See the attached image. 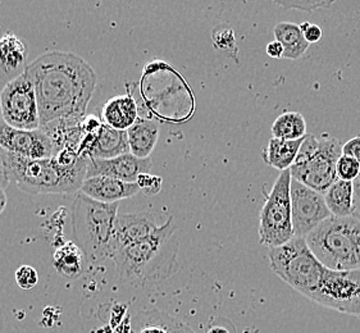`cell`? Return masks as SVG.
I'll list each match as a JSON object with an SVG mask.
<instances>
[{
	"instance_id": "1",
	"label": "cell",
	"mask_w": 360,
	"mask_h": 333,
	"mask_svg": "<svg viewBox=\"0 0 360 333\" xmlns=\"http://www.w3.org/2000/svg\"><path fill=\"white\" fill-rule=\"evenodd\" d=\"M23 71L35 87L41 127L85 117L96 86V73L85 59L73 53L46 51Z\"/></svg>"
},
{
	"instance_id": "2",
	"label": "cell",
	"mask_w": 360,
	"mask_h": 333,
	"mask_svg": "<svg viewBox=\"0 0 360 333\" xmlns=\"http://www.w3.org/2000/svg\"><path fill=\"white\" fill-rule=\"evenodd\" d=\"M179 249L177 227L169 217L149 237L117 252L110 259L123 282H157L177 272Z\"/></svg>"
},
{
	"instance_id": "3",
	"label": "cell",
	"mask_w": 360,
	"mask_h": 333,
	"mask_svg": "<svg viewBox=\"0 0 360 333\" xmlns=\"http://www.w3.org/2000/svg\"><path fill=\"white\" fill-rule=\"evenodd\" d=\"M4 157L11 183L32 195L73 194L81 190L86 180L89 158L84 157L71 166L60 164L54 157L27 159L6 150Z\"/></svg>"
},
{
	"instance_id": "4",
	"label": "cell",
	"mask_w": 360,
	"mask_h": 333,
	"mask_svg": "<svg viewBox=\"0 0 360 333\" xmlns=\"http://www.w3.org/2000/svg\"><path fill=\"white\" fill-rule=\"evenodd\" d=\"M311 253L327 269H360V218L331 216L307 236Z\"/></svg>"
},
{
	"instance_id": "5",
	"label": "cell",
	"mask_w": 360,
	"mask_h": 333,
	"mask_svg": "<svg viewBox=\"0 0 360 333\" xmlns=\"http://www.w3.org/2000/svg\"><path fill=\"white\" fill-rule=\"evenodd\" d=\"M118 216V203L95 202L79 192L71 209L75 242L89 263H101L110 256V242Z\"/></svg>"
},
{
	"instance_id": "6",
	"label": "cell",
	"mask_w": 360,
	"mask_h": 333,
	"mask_svg": "<svg viewBox=\"0 0 360 333\" xmlns=\"http://www.w3.org/2000/svg\"><path fill=\"white\" fill-rule=\"evenodd\" d=\"M342 155V143L339 138L324 133L321 138L307 135L290 168L291 177L305 186L324 194L339 180L336 164Z\"/></svg>"
},
{
	"instance_id": "7",
	"label": "cell",
	"mask_w": 360,
	"mask_h": 333,
	"mask_svg": "<svg viewBox=\"0 0 360 333\" xmlns=\"http://www.w3.org/2000/svg\"><path fill=\"white\" fill-rule=\"evenodd\" d=\"M268 258L274 273L305 297L317 287L326 269L303 237H294L281 247L268 249Z\"/></svg>"
},
{
	"instance_id": "8",
	"label": "cell",
	"mask_w": 360,
	"mask_h": 333,
	"mask_svg": "<svg viewBox=\"0 0 360 333\" xmlns=\"http://www.w3.org/2000/svg\"><path fill=\"white\" fill-rule=\"evenodd\" d=\"M291 172L282 171L259 211V242L272 249L294 239L291 210Z\"/></svg>"
},
{
	"instance_id": "9",
	"label": "cell",
	"mask_w": 360,
	"mask_h": 333,
	"mask_svg": "<svg viewBox=\"0 0 360 333\" xmlns=\"http://www.w3.org/2000/svg\"><path fill=\"white\" fill-rule=\"evenodd\" d=\"M308 299L332 311L360 317V269H324L321 281Z\"/></svg>"
},
{
	"instance_id": "10",
	"label": "cell",
	"mask_w": 360,
	"mask_h": 333,
	"mask_svg": "<svg viewBox=\"0 0 360 333\" xmlns=\"http://www.w3.org/2000/svg\"><path fill=\"white\" fill-rule=\"evenodd\" d=\"M0 109L3 121L15 129L26 131L41 129L35 87L25 71L9 81L1 90Z\"/></svg>"
},
{
	"instance_id": "11",
	"label": "cell",
	"mask_w": 360,
	"mask_h": 333,
	"mask_svg": "<svg viewBox=\"0 0 360 333\" xmlns=\"http://www.w3.org/2000/svg\"><path fill=\"white\" fill-rule=\"evenodd\" d=\"M291 210L294 237H303L314 231L318 226L331 217L323 194L303 185L302 182L291 180Z\"/></svg>"
},
{
	"instance_id": "12",
	"label": "cell",
	"mask_w": 360,
	"mask_h": 333,
	"mask_svg": "<svg viewBox=\"0 0 360 333\" xmlns=\"http://www.w3.org/2000/svg\"><path fill=\"white\" fill-rule=\"evenodd\" d=\"M0 148L27 159H49L56 155V145L43 127L18 130L0 121Z\"/></svg>"
},
{
	"instance_id": "13",
	"label": "cell",
	"mask_w": 360,
	"mask_h": 333,
	"mask_svg": "<svg viewBox=\"0 0 360 333\" xmlns=\"http://www.w3.org/2000/svg\"><path fill=\"white\" fill-rule=\"evenodd\" d=\"M159 226L150 211H135L118 214L115 218V230L110 242V256L124 247L134 245L149 237Z\"/></svg>"
},
{
	"instance_id": "14",
	"label": "cell",
	"mask_w": 360,
	"mask_h": 333,
	"mask_svg": "<svg viewBox=\"0 0 360 333\" xmlns=\"http://www.w3.org/2000/svg\"><path fill=\"white\" fill-rule=\"evenodd\" d=\"M152 166V158L141 159L131 152L113 159H89L86 178L105 176L127 183H136L139 176L149 174Z\"/></svg>"
},
{
	"instance_id": "15",
	"label": "cell",
	"mask_w": 360,
	"mask_h": 333,
	"mask_svg": "<svg viewBox=\"0 0 360 333\" xmlns=\"http://www.w3.org/2000/svg\"><path fill=\"white\" fill-rule=\"evenodd\" d=\"M79 191L95 202L115 204L137 195L140 188L137 183H127L105 176H95L86 178Z\"/></svg>"
},
{
	"instance_id": "16",
	"label": "cell",
	"mask_w": 360,
	"mask_h": 333,
	"mask_svg": "<svg viewBox=\"0 0 360 333\" xmlns=\"http://www.w3.org/2000/svg\"><path fill=\"white\" fill-rule=\"evenodd\" d=\"M137 104L130 91L109 99L101 110L103 124L118 131H127L137 121Z\"/></svg>"
},
{
	"instance_id": "17",
	"label": "cell",
	"mask_w": 360,
	"mask_h": 333,
	"mask_svg": "<svg viewBox=\"0 0 360 333\" xmlns=\"http://www.w3.org/2000/svg\"><path fill=\"white\" fill-rule=\"evenodd\" d=\"M130 152L127 131H118L107 124L101 126L89 159H113Z\"/></svg>"
},
{
	"instance_id": "18",
	"label": "cell",
	"mask_w": 360,
	"mask_h": 333,
	"mask_svg": "<svg viewBox=\"0 0 360 333\" xmlns=\"http://www.w3.org/2000/svg\"><path fill=\"white\" fill-rule=\"evenodd\" d=\"M130 152L137 158L146 159L155 149L159 138V126L152 119L137 118L135 124L127 130Z\"/></svg>"
},
{
	"instance_id": "19",
	"label": "cell",
	"mask_w": 360,
	"mask_h": 333,
	"mask_svg": "<svg viewBox=\"0 0 360 333\" xmlns=\"http://www.w3.org/2000/svg\"><path fill=\"white\" fill-rule=\"evenodd\" d=\"M86 256L75 241L58 247L53 254V266L58 275L67 280H77L85 270Z\"/></svg>"
},
{
	"instance_id": "20",
	"label": "cell",
	"mask_w": 360,
	"mask_h": 333,
	"mask_svg": "<svg viewBox=\"0 0 360 333\" xmlns=\"http://www.w3.org/2000/svg\"><path fill=\"white\" fill-rule=\"evenodd\" d=\"M304 138L286 141L280 138H272L268 143V146L263 150V160L268 166H274L280 172L290 169L295 163L296 157L302 148Z\"/></svg>"
},
{
	"instance_id": "21",
	"label": "cell",
	"mask_w": 360,
	"mask_h": 333,
	"mask_svg": "<svg viewBox=\"0 0 360 333\" xmlns=\"http://www.w3.org/2000/svg\"><path fill=\"white\" fill-rule=\"evenodd\" d=\"M276 41L283 46V58L300 59L308 51L310 44L305 40L299 25L291 22H281L274 27Z\"/></svg>"
},
{
	"instance_id": "22",
	"label": "cell",
	"mask_w": 360,
	"mask_h": 333,
	"mask_svg": "<svg viewBox=\"0 0 360 333\" xmlns=\"http://www.w3.org/2000/svg\"><path fill=\"white\" fill-rule=\"evenodd\" d=\"M323 196L332 216H354V182L338 180Z\"/></svg>"
},
{
	"instance_id": "23",
	"label": "cell",
	"mask_w": 360,
	"mask_h": 333,
	"mask_svg": "<svg viewBox=\"0 0 360 333\" xmlns=\"http://www.w3.org/2000/svg\"><path fill=\"white\" fill-rule=\"evenodd\" d=\"M27 57V51L21 39L8 32L0 39V67L6 73H12L21 67Z\"/></svg>"
},
{
	"instance_id": "24",
	"label": "cell",
	"mask_w": 360,
	"mask_h": 333,
	"mask_svg": "<svg viewBox=\"0 0 360 333\" xmlns=\"http://www.w3.org/2000/svg\"><path fill=\"white\" fill-rule=\"evenodd\" d=\"M271 131L274 138L286 141L300 140L308 135L305 118L297 112H286L281 115L274 121Z\"/></svg>"
},
{
	"instance_id": "25",
	"label": "cell",
	"mask_w": 360,
	"mask_h": 333,
	"mask_svg": "<svg viewBox=\"0 0 360 333\" xmlns=\"http://www.w3.org/2000/svg\"><path fill=\"white\" fill-rule=\"evenodd\" d=\"M141 326H158L166 333H194L190 327L182 323L179 319L159 311H149L136 317Z\"/></svg>"
},
{
	"instance_id": "26",
	"label": "cell",
	"mask_w": 360,
	"mask_h": 333,
	"mask_svg": "<svg viewBox=\"0 0 360 333\" xmlns=\"http://www.w3.org/2000/svg\"><path fill=\"white\" fill-rule=\"evenodd\" d=\"M336 172L339 180L342 181L354 182L360 174V164L358 160L354 159L347 155H341L336 164Z\"/></svg>"
},
{
	"instance_id": "27",
	"label": "cell",
	"mask_w": 360,
	"mask_h": 333,
	"mask_svg": "<svg viewBox=\"0 0 360 333\" xmlns=\"http://www.w3.org/2000/svg\"><path fill=\"white\" fill-rule=\"evenodd\" d=\"M212 40H213V45L219 51H236V39H235L233 30L230 27H224V26L216 27L212 32Z\"/></svg>"
},
{
	"instance_id": "28",
	"label": "cell",
	"mask_w": 360,
	"mask_h": 333,
	"mask_svg": "<svg viewBox=\"0 0 360 333\" xmlns=\"http://www.w3.org/2000/svg\"><path fill=\"white\" fill-rule=\"evenodd\" d=\"M277 6L286 9H296L304 12H313L319 8L331 7L333 0H296V1H274Z\"/></svg>"
},
{
	"instance_id": "29",
	"label": "cell",
	"mask_w": 360,
	"mask_h": 333,
	"mask_svg": "<svg viewBox=\"0 0 360 333\" xmlns=\"http://www.w3.org/2000/svg\"><path fill=\"white\" fill-rule=\"evenodd\" d=\"M15 282L22 290H31L39 282L37 269L31 266H21L15 270Z\"/></svg>"
},
{
	"instance_id": "30",
	"label": "cell",
	"mask_w": 360,
	"mask_h": 333,
	"mask_svg": "<svg viewBox=\"0 0 360 333\" xmlns=\"http://www.w3.org/2000/svg\"><path fill=\"white\" fill-rule=\"evenodd\" d=\"M140 191H143L146 196L158 195L162 190V183L163 180L162 177L158 176H153V174H140L136 181Z\"/></svg>"
},
{
	"instance_id": "31",
	"label": "cell",
	"mask_w": 360,
	"mask_h": 333,
	"mask_svg": "<svg viewBox=\"0 0 360 333\" xmlns=\"http://www.w3.org/2000/svg\"><path fill=\"white\" fill-rule=\"evenodd\" d=\"M300 29L303 31L304 37L305 40L309 44L318 43L322 37H323V31L322 29L310 22H304L300 25Z\"/></svg>"
},
{
	"instance_id": "32",
	"label": "cell",
	"mask_w": 360,
	"mask_h": 333,
	"mask_svg": "<svg viewBox=\"0 0 360 333\" xmlns=\"http://www.w3.org/2000/svg\"><path fill=\"white\" fill-rule=\"evenodd\" d=\"M342 154L358 160L360 164V136L346 141L345 144L342 145Z\"/></svg>"
},
{
	"instance_id": "33",
	"label": "cell",
	"mask_w": 360,
	"mask_h": 333,
	"mask_svg": "<svg viewBox=\"0 0 360 333\" xmlns=\"http://www.w3.org/2000/svg\"><path fill=\"white\" fill-rule=\"evenodd\" d=\"M9 185H11V180H9V174H8L4 150L0 148V190L7 188Z\"/></svg>"
},
{
	"instance_id": "34",
	"label": "cell",
	"mask_w": 360,
	"mask_h": 333,
	"mask_svg": "<svg viewBox=\"0 0 360 333\" xmlns=\"http://www.w3.org/2000/svg\"><path fill=\"white\" fill-rule=\"evenodd\" d=\"M266 54L271 58L280 59L283 58V46L278 41H271L266 45Z\"/></svg>"
},
{
	"instance_id": "35",
	"label": "cell",
	"mask_w": 360,
	"mask_h": 333,
	"mask_svg": "<svg viewBox=\"0 0 360 333\" xmlns=\"http://www.w3.org/2000/svg\"><path fill=\"white\" fill-rule=\"evenodd\" d=\"M354 216L360 218V174L354 181Z\"/></svg>"
},
{
	"instance_id": "36",
	"label": "cell",
	"mask_w": 360,
	"mask_h": 333,
	"mask_svg": "<svg viewBox=\"0 0 360 333\" xmlns=\"http://www.w3.org/2000/svg\"><path fill=\"white\" fill-rule=\"evenodd\" d=\"M6 207H7V195L4 190H0V214L4 211Z\"/></svg>"
},
{
	"instance_id": "37",
	"label": "cell",
	"mask_w": 360,
	"mask_h": 333,
	"mask_svg": "<svg viewBox=\"0 0 360 333\" xmlns=\"http://www.w3.org/2000/svg\"><path fill=\"white\" fill-rule=\"evenodd\" d=\"M207 333H230V331L224 327H212V328H209Z\"/></svg>"
},
{
	"instance_id": "38",
	"label": "cell",
	"mask_w": 360,
	"mask_h": 333,
	"mask_svg": "<svg viewBox=\"0 0 360 333\" xmlns=\"http://www.w3.org/2000/svg\"><path fill=\"white\" fill-rule=\"evenodd\" d=\"M359 318H360V317H359Z\"/></svg>"
}]
</instances>
